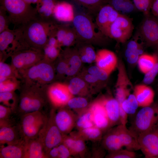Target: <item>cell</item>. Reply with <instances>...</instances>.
I'll return each instance as SVG.
<instances>
[{"instance_id": "1", "label": "cell", "mask_w": 158, "mask_h": 158, "mask_svg": "<svg viewBox=\"0 0 158 158\" xmlns=\"http://www.w3.org/2000/svg\"><path fill=\"white\" fill-rule=\"evenodd\" d=\"M47 86L23 84L19 96L16 114L20 116L37 111L45 113L43 110L49 103L46 92Z\"/></svg>"}, {"instance_id": "2", "label": "cell", "mask_w": 158, "mask_h": 158, "mask_svg": "<svg viewBox=\"0 0 158 158\" xmlns=\"http://www.w3.org/2000/svg\"><path fill=\"white\" fill-rule=\"evenodd\" d=\"M56 24L51 20L38 17L23 26L24 37L29 46L43 50Z\"/></svg>"}, {"instance_id": "3", "label": "cell", "mask_w": 158, "mask_h": 158, "mask_svg": "<svg viewBox=\"0 0 158 158\" xmlns=\"http://www.w3.org/2000/svg\"><path fill=\"white\" fill-rule=\"evenodd\" d=\"M77 35L76 42H82L98 46L107 43L109 37L99 30L89 15L80 13L75 15L72 22Z\"/></svg>"}, {"instance_id": "4", "label": "cell", "mask_w": 158, "mask_h": 158, "mask_svg": "<svg viewBox=\"0 0 158 158\" xmlns=\"http://www.w3.org/2000/svg\"><path fill=\"white\" fill-rule=\"evenodd\" d=\"M0 6L7 12L11 23L23 26L37 17L36 8L24 0H0Z\"/></svg>"}, {"instance_id": "5", "label": "cell", "mask_w": 158, "mask_h": 158, "mask_svg": "<svg viewBox=\"0 0 158 158\" xmlns=\"http://www.w3.org/2000/svg\"><path fill=\"white\" fill-rule=\"evenodd\" d=\"M23 84L47 86L56 77L54 66L44 59L28 68L18 73Z\"/></svg>"}, {"instance_id": "6", "label": "cell", "mask_w": 158, "mask_h": 158, "mask_svg": "<svg viewBox=\"0 0 158 158\" xmlns=\"http://www.w3.org/2000/svg\"><path fill=\"white\" fill-rule=\"evenodd\" d=\"M158 122V101L142 107L136 114L129 130L137 139L140 134L146 132Z\"/></svg>"}, {"instance_id": "7", "label": "cell", "mask_w": 158, "mask_h": 158, "mask_svg": "<svg viewBox=\"0 0 158 158\" xmlns=\"http://www.w3.org/2000/svg\"><path fill=\"white\" fill-rule=\"evenodd\" d=\"M47 116L39 111L26 113L20 116L18 124L23 139L25 140L37 138L39 133L44 126Z\"/></svg>"}, {"instance_id": "8", "label": "cell", "mask_w": 158, "mask_h": 158, "mask_svg": "<svg viewBox=\"0 0 158 158\" xmlns=\"http://www.w3.org/2000/svg\"><path fill=\"white\" fill-rule=\"evenodd\" d=\"M30 47L24 37L22 26L9 28L0 33V53L11 56L13 53Z\"/></svg>"}, {"instance_id": "9", "label": "cell", "mask_w": 158, "mask_h": 158, "mask_svg": "<svg viewBox=\"0 0 158 158\" xmlns=\"http://www.w3.org/2000/svg\"><path fill=\"white\" fill-rule=\"evenodd\" d=\"M55 109L54 108L51 110L37 137L47 155L50 150L62 143L63 139V135L55 122Z\"/></svg>"}, {"instance_id": "10", "label": "cell", "mask_w": 158, "mask_h": 158, "mask_svg": "<svg viewBox=\"0 0 158 158\" xmlns=\"http://www.w3.org/2000/svg\"><path fill=\"white\" fill-rule=\"evenodd\" d=\"M11 57V65L19 73L43 60L44 53L43 50L30 47L16 52Z\"/></svg>"}, {"instance_id": "11", "label": "cell", "mask_w": 158, "mask_h": 158, "mask_svg": "<svg viewBox=\"0 0 158 158\" xmlns=\"http://www.w3.org/2000/svg\"><path fill=\"white\" fill-rule=\"evenodd\" d=\"M145 16L138 33L145 46L158 50V21L150 14Z\"/></svg>"}, {"instance_id": "12", "label": "cell", "mask_w": 158, "mask_h": 158, "mask_svg": "<svg viewBox=\"0 0 158 158\" xmlns=\"http://www.w3.org/2000/svg\"><path fill=\"white\" fill-rule=\"evenodd\" d=\"M133 29L132 19L120 13L110 26L109 37L124 43L130 38Z\"/></svg>"}, {"instance_id": "13", "label": "cell", "mask_w": 158, "mask_h": 158, "mask_svg": "<svg viewBox=\"0 0 158 158\" xmlns=\"http://www.w3.org/2000/svg\"><path fill=\"white\" fill-rule=\"evenodd\" d=\"M137 140L145 158H158V122L139 135Z\"/></svg>"}, {"instance_id": "14", "label": "cell", "mask_w": 158, "mask_h": 158, "mask_svg": "<svg viewBox=\"0 0 158 158\" xmlns=\"http://www.w3.org/2000/svg\"><path fill=\"white\" fill-rule=\"evenodd\" d=\"M46 92L49 103L55 109L66 106L68 101L74 96L67 84L59 82L48 85Z\"/></svg>"}, {"instance_id": "15", "label": "cell", "mask_w": 158, "mask_h": 158, "mask_svg": "<svg viewBox=\"0 0 158 158\" xmlns=\"http://www.w3.org/2000/svg\"><path fill=\"white\" fill-rule=\"evenodd\" d=\"M78 115L66 106L55 111V123L63 135H68L75 127Z\"/></svg>"}, {"instance_id": "16", "label": "cell", "mask_w": 158, "mask_h": 158, "mask_svg": "<svg viewBox=\"0 0 158 158\" xmlns=\"http://www.w3.org/2000/svg\"><path fill=\"white\" fill-rule=\"evenodd\" d=\"M120 14L109 4L103 5L97 14L95 24L97 29L109 37L110 26Z\"/></svg>"}, {"instance_id": "17", "label": "cell", "mask_w": 158, "mask_h": 158, "mask_svg": "<svg viewBox=\"0 0 158 158\" xmlns=\"http://www.w3.org/2000/svg\"><path fill=\"white\" fill-rule=\"evenodd\" d=\"M89 107L92 113L94 126L104 133L111 128L105 108L101 99L99 98L91 104Z\"/></svg>"}, {"instance_id": "18", "label": "cell", "mask_w": 158, "mask_h": 158, "mask_svg": "<svg viewBox=\"0 0 158 158\" xmlns=\"http://www.w3.org/2000/svg\"><path fill=\"white\" fill-rule=\"evenodd\" d=\"M95 62L96 66L110 75L117 67L118 60L114 52L103 49L96 52Z\"/></svg>"}, {"instance_id": "19", "label": "cell", "mask_w": 158, "mask_h": 158, "mask_svg": "<svg viewBox=\"0 0 158 158\" xmlns=\"http://www.w3.org/2000/svg\"><path fill=\"white\" fill-rule=\"evenodd\" d=\"M139 37L138 33L128 42L125 51L124 55L127 62L132 66L137 64L140 56L144 53L145 45L142 41L139 42Z\"/></svg>"}, {"instance_id": "20", "label": "cell", "mask_w": 158, "mask_h": 158, "mask_svg": "<svg viewBox=\"0 0 158 158\" xmlns=\"http://www.w3.org/2000/svg\"><path fill=\"white\" fill-rule=\"evenodd\" d=\"M100 98L105 108L111 128L121 124L119 104L115 97L109 94Z\"/></svg>"}, {"instance_id": "21", "label": "cell", "mask_w": 158, "mask_h": 158, "mask_svg": "<svg viewBox=\"0 0 158 158\" xmlns=\"http://www.w3.org/2000/svg\"><path fill=\"white\" fill-rule=\"evenodd\" d=\"M23 140L18 124L0 126V145L16 144Z\"/></svg>"}, {"instance_id": "22", "label": "cell", "mask_w": 158, "mask_h": 158, "mask_svg": "<svg viewBox=\"0 0 158 158\" xmlns=\"http://www.w3.org/2000/svg\"><path fill=\"white\" fill-rule=\"evenodd\" d=\"M85 141L71 133L63 135L62 143L69 149L72 157L83 158L87 152Z\"/></svg>"}, {"instance_id": "23", "label": "cell", "mask_w": 158, "mask_h": 158, "mask_svg": "<svg viewBox=\"0 0 158 158\" xmlns=\"http://www.w3.org/2000/svg\"><path fill=\"white\" fill-rule=\"evenodd\" d=\"M61 54L67 62L65 75L68 77L74 75L80 69L82 63L77 49L67 47Z\"/></svg>"}, {"instance_id": "24", "label": "cell", "mask_w": 158, "mask_h": 158, "mask_svg": "<svg viewBox=\"0 0 158 158\" xmlns=\"http://www.w3.org/2000/svg\"><path fill=\"white\" fill-rule=\"evenodd\" d=\"M75 16L72 4L65 1L57 2L53 14V17L56 20L61 22L72 23Z\"/></svg>"}, {"instance_id": "25", "label": "cell", "mask_w": 158, "mask_h": 158, "mask_svg": "<svg viewBox=\"0 0 158 158\" xmlns=\"http://www.w3.org/2000/svg\"><path fill=\"white\" fill-rule=\"evenodd\" d=\"M133 91L139 107L147 106L154 102V91L148 85L144 84L137 85L134 87Z\"/></svg>"}, {"instance_id": "26", "label": "cell", "mask_w": 158, "mask_h": 158, "mask_svg": "<svg viewBox=\"0 0 158 158\" xmlns=\"http://www.w3.org/2000/svg\"><path fill=\"white\" fill-rule=\"evenodd\" d=\"M117 133L123 147L129 150H140L137 139L132 134L126 125L120 124L116 126Z\"/></svg>"}, {"instance_id": "27", "label": "cell", "mask_w": 158, "mask_h": 158, "mask_svg": "<svg viewBox=\"0 0 158 158\" xmlns=\"http://www.w3.org/2000/svg\"><path fill=\"white\" fill-rule=\"evenodd\" d=\"M101 141L102 147L109 152L117 150L123 147L116 127L111 128L107 131L104 134Z\"/></svg>"}, {"instance_id": "28", "label": "cell", "mask_w": 158, "mask_h": 158, "mask_svg": "<svg viewBox=\"0 0 158 158\" xmlns=\"http://www.w3.org/2000/svg\"><path fill=\"white\" fill-rule=\"evenodd\" d=\"M25 140L24 158H48L42 144L37 138Z\"/></svg>"}, {"instance_id": "29", "label": "cell", "mask_w": 158, "mask_h": 158, "mask_svg": "<svg viewBox=\"0 0 158 158\" xmlns=\"http://www.w3.org/2000/svg\"><path fill=\"white\" fill-rule=\"evenodd\" d=\"M25 140L19 143L0 145V158H24Z\"/></svg>"}, {"instance_id": "30", "label": "cell", "mask_w": 158, "mask_h": 158, "mask_svg": "<svg viewBox=\"0 0 158 158\" xmlns=\"http://www.w3.org/2000/svg\"><path fill=\"white\" fill-rule=\"evenodd\" d=\"M67 85L70 92L74 96L85 97L90 92L88 84L81 77L73 78Z\"/></svg>"}, {"instance_id": "31", "label": "cell", "mask_w": 158, "mask_h": 158, "mask_svg": "<svg viewBox=\"0 0 158 158\" xmlns=\"http://www.w3.org/2000/svg\"><path fill=\"white\" fill-rule=\"evenodd\" d=\"M71 133L85 141L93 142L101 141L104 134L102 130L95 126Z\"/></svg>"}, {"instance_id": "32", "label": "cell", "mask_w": 158, "mask_h": 158, "mask_svg": "<svg viewBox=\"0 0 158 158\" xmlns=\"http://www.w3.org/2000/svg\"><path fill=\"white\" fill-rule=\"evenodd\" d=\"M57 2V0H41L37 4V17L44 19L51 20Z\"/></svg>"}, {"instance_id": "33", "label": "cell", "mask_w": 158, "mask_h": 158, "mask_svg": "<svg viewBox=\"0 0 158 158\" xmlns=\"http://www.w3.org/2000/svg\"><path fill=\"white\" fill-rule=\"evenodd\" d=\"M76 48L82 62L91 63L95 61L96 54L92 45L86 43L77 42Z\"/></svg>"}, {"instance_id": "34", "label": "cell", "mask_w": 158, "mask_h": 158, "mask_svg": "<svg viewBox=\"0 0 158 158\" xmlns=\"http://www.w3.org/2000/svg\"><path fill=\"white\" fill-rule=\"evenodd\" d=\"M156 51L152 54L144 53L139 57L137 64L140 71L145 74L154 66L156 60Z\"/></svg>"}, {"instance_id": "35", "label": "cell", "mask_w": 158, "mask_h": 158, "mask_svg": "<svg viewBox=\"0 0 158 158\" xmlns=\"http://www.w3.org/2000/svg\"><path fill=\"white\" fill-rule=\"evenodd\" d=\"M92 114L89 107L78 115L75 127L78 130L94 126Z\"/></svg>"}, {"instance_id": "36", "label": "cell", "mask_w": 158, "mask_h": 158, "mask_svg": "<svg viewBox=\"0 0 158 158\" xmlns=\"http://www.w3.org/2000/svg\"><path fill=\"white\" fill-rule=\"evenodd\" d=\"M19 100L15 92H0V103L10 108L15 114L17 112Z\"/></svg>"}, {"instance_id": "37", "label": "cell", "mask_w": 158, "mask_h": 158, "mask_svg": "<svg viewBox=\"0 0 158 158\" xmlns=\"http://www.w3.org/2000/svg\"><path fill=\"white\" fill-rule=\"evenodd\" d=\"M89 106L87 99L84 97L74 96L68 101L66 106L78 115L88 108Z\"/></svg>"}, {"instance_id": "38", "label": "cell", "mask_w": 158, "mask_h": 158, "mask_svg": "<svg viewBox=\"0 0 158 158\" xmlns=\"http://www.w3.org/2000/svg\"><path fill=\"white\" fill-rule=\"evenodd\" d=\"M109 3L116 10L124 13H131L136 8L130 0H109Z\"/></svg>"}, {"instance_id": "39", "label": "cell", "mask_w": 158, "mask_h": 158, "mask_svg": "<svg viewBox=\"0 0 158 158\" xmlns=\"http://www.w3.org/2000/svg\"><path fill=\"white\" fill-rule=\"evenodd\" d=\"M86 8L91 13L97 14L100 9L104 4L107 0H74Z\"/></svg>"}, {"instance_id": "40", "label": "cell", "mask_w": 158, "mask_h": 158, "mask_svg": "<svg viewBox=\"0 0 158 158\" xmlns=\"http://www.w3.org/2000/svg\"><path fill=\"white\" fill-rule=\"evenodd\" d=\"M121 107L123 110L128 115L135 114L139 107L138 102L133 93H131L123 101Z\"/></svg>"}, {"instance_id": "41", "label": "cell", "mask_w": 158, "mask_h": 158, "mask_svg": "<svg viewBox=\"0 0 158 158\" xmlns=\"http://www.w3.org/2000/svg\"><path fill=\"white\" fill-rule=\"evenodd\" d=\"M13 77L20 78L18 73L12 65L4 63L3 61L0 62V82Z\"/></svg>"}, {"instance_id": "42", "label": "cell", "mask_w": 158, "mask_h": 158, "mask_svg": "<svg viewBox=\"0 0 158 158\" xmlns=\"http://www.w3.org/2000/svg\"><path fill=\"white\" fill-rule=\"evenodd\" d=\"M13 114H15L10 108L0 104V126L16 124L12 118Z\"/></svg>"}, {"instance_id": "43", "label": "cell", "mask_w": 158, "mask_h": 158, "mask_svg": "<svg viewBox=\"0 0 158 158\" xmlns=\"http://www.w3.org/2000/svg\"><path fill=\"white\" fill-rule=\"evenodd\" d=\"M17 77L8 78L0 82V92H13L20 87V82Z\"/></svg>"}, {"instance_id": "44", "label": "cell", "mask_w": 158, "mask_h": 158, "mask_svg": "<svg viewBox=\"0 0 158 158\" xmlns=\"http://www.w3.org/2000/svg\"><path fill=\"white\" fill-rule=\"evenodd\" d=\"M60 49L61 48L59 47L47 44L43 49L44 53L43 59L52 63L60 55Z\"/></svg>"}, {"instance_id": "45", "label": "cell", "mask_w": 158, "mask_h": 158, "mask_svg": "<svg viewBox=\"0 0 158 158\" xmlns=\"http://www.w3.org/2000/svg\"><path fill=\"white\" fill-rule=\"evenodd\" d=\"M107 158H135L137 154L134 151L122 148L117 150L109 152L105 157Z\"/></svg>"}, {"instance_id": "46", "label": "cell", "mask_w": 158, "mask_h": 158, "mask_svg": "<svg viewBox=\"0 0 158 158\" xmlns=\"http://www.w3.org/2000/svg\"><path fill=\"white\" fill-rule=\"evenodd\" d=\"M157 58L155 63L149 71L145 74L142 82L143 84L148 85L152 83L158 74V50L156 51Z\"/></svg>"}, {"instance_id": "47", "label": "cell", "mask_w": 158, "mask_h": 158, "mask_svg": "<svg viewBox=\"0 0 158 158\" xmlns=\"http://www.w3.org/2000/svg\"><path fill=\"white\" fill-rule=\"evenodd\" d=\"M77 35L73 27L69 26L68 30L61 43V47H70L76 43Z\"/></svg>"}, {"instance_id": "48", "label": "cell", "mask_w": 158, "mask_h": 158, "mask_svg": "<svg viewBox=\"0 0 158 158\" xmlns=\"http://www.w3.org/2000/svg\"><path fill=\"white\" fill-rule=\"evenodd\" d=\"M153 0H133L136 9L142 12L144 16L150 14Z\"/></svg>"}, {"instance_id": "49", "label": "cell", "mask_w": 158, "mask_h": 158, "mask_svg": "<svg viewBox=\"0 0 158 158\" xmlns=\"http://www.w3.org/2000/svg\"><path fill=\"white\" fill-rule=\"evenodd\" d=\"M87 72L94 75L100 81L105 83H107L110 75L96 65L89 67Z\"/></svg>"}, {"instance_id": "50", "label": "cell", "mask_w": 158, "mask_h": 158, "mask_svg": "<svg viewBox=\"0 0 158 158\" xmlns=\"http://www.w3.org/2000/svg\"><path fill=\"white\" fill-rule=\"evenodd\" d=\"M57 62L56 66L55 68V72L59 76L65 75L66 70L67 64L66 59L61 54L57 58Z\"/></svg>"}, {"instance_id": "51", "label": "cell", "mask_w": 158, "mask_h": 158, "mask_svg": "<svg viewBox=\"0 0 158 158\" xmlns=\"http://www.w3.org/2000/svg\"><path fill=\"white\" fill-rule=\"evenodd\" d=\"M83 79L88 84H89L92 86L96 85L99 90L104 87L106 84V83L100 81L94 75L87 72L83 75Z\"/></svg>"}, {"instance_id": "52", "label": "cell", "mask_w": 158, "mask_h": 158, "mask_svg": "<svg viewBox=\"0 0 158 158\" xmlns=\"http://www.w3.org/2000/svg\"><path fill=\"white\" fill-rule=\"evenodd\" d=\"M11 23L6 11L0 6V33L9 28Z\"/></svg>"}, {"instance_id": "53", "label": "cell", "mask_w": 158, "mask_h": 158, "mask_svg": "<svg viewBox=\"0 0 158 158\" xmlns=\"http://www.w3.org/2000/svg\"><path fill=\"white\" fill-rule=\"evenodd\" d=\"M59 151V158H70L72 156L69 149L63 143L57 146Z\"/></svg>"}, {"instance_id": "54", "label": "cell", "mask_w": 158, "mask_h": 158, "mask_svg": "<svg viewBox=\"0 0 158 158\" xmlns=\"http://www.w3.org/2000/svg\"><path fill=\"white\" fill-rule=\"evenodd\" d=\"M151 11L153 16L156 18L158 17V0H153Z\"/></svg>"}, {"instance_id": "55", "label": "cell", "mask_w": 158, "mask_h": 158, "mask_svg": "<svg viewBox=\"0 0 158 158\" xmlns=\"http://www.w3.org/2000/svg\"><path fill=\"white\" fill-rule=\"evenodd\" d=\"M59 155L57 146L52 148L47 154L48 158H59Z\"/></svg>"}, {"instance_id": "56", "label": "cell", "mask_w": 158, "mask_h": 158, "mask_svg": "<svg viewBox=\"0 0 158 158\" xmlns=\"http://www.w3.org/2000/svg\"><path fill=\"white\" fill-rule=\"evenodd\" d=\"M27 3L31 4H37L41 1V0H24Z\"/></svg>"}, {"instance_id": "57", "label": "cell", "mask_w": 158, "mask_h": 158, "mask_svg": "<svg viewBox=\"0 0 158 158\" xmlns=\"http://www.w3.org/2000/svg\"><path fill=\"white\" fill-rule=\"evenodd\" d=\"M157 18V20L158 21V18Z\"/></svg>"}, {"instance_id": "58", "label": "cell", "mask_w": 158, "mask_h": 158, "mask_svg": "<svg viewBox=\"0 0 158 158\" xmlns=\"http://www.w3.org/2000/svg\"><path fill=\"white\" fill-rule=\"evenodd\" d=\"M157 91H158V87L157 88Z\"/></svg>"}]
</instances>
